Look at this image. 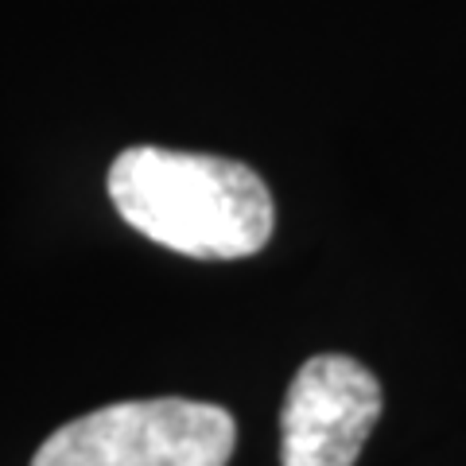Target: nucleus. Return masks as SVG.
Wrapping results in <instances>:
<instances>
[{
	"instance_id": "nucleus-3",
	"label": "nucleus",
	"mask_w": 466,
	"mask_h": 466,
	"mask_svg": "<svg viewBox=\"0 0 466 466\" xmlns=\"http://www.w3.org/2000/svg\"><path fill=\"white\" fill-rule=\"evenodd\" d=\"M381 416V385L361 361L319 354L291 377L280 412V466H354Z\"/></svg>"
},
{
	"instance_id": "nucleus-2",
	"label": "nucleus",
	"mask_w": 466,
	"mask_h": 466,
	"mask_svg": "<svg viewBox=\"0 0 466 466\" xmlns=\"http://www.w3.org/2000/svg\"><path fill=\"white\" fill-rule=\"evenodd\" d=\"M233 443L238 424L218 404L125 400L51 431L32 466H226Z\"/></svg>"
},
{
	"instance_id": "nucleus-1",
	"label": "nucleus",
	"mask_w": 466,
	"mask_h": 466,
	"mask_svg": "<svg viewBox=\"0 0 466 466\" xmlns=\"http://www.w3.org/2000/svg\"><path fill=\"white\" fill-rule=\"evenodd\" d=\"M116 214L148 241L195 260H238L268 245L276 207L253 167L222 156L128 148L109 167Z\"/></svg>"
}]
</instances>
